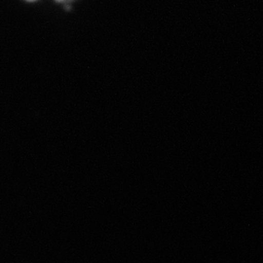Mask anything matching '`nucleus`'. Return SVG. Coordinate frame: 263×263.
<instances>
[{
  "label": "nucleus",
  "instance_id": "obj_1",
  "mask_svg": "<svg viewBox=\"0 0 263 263\" xmlns=\"http://www.w3.org/2000/svg\"><path fill=\"white\" fill-rule=\"evenodd\" d=\"M57 1H65V0H57Z\"/></svg>",
  "mask_w": 263,
  "mask_h": 263
},
{
  "label": "nucleus",
  "instance_id": "obj_2",
  "mask_svg": "<svg viewBox=\"0 0 263 263\" xmlns=\"http://www.w3.org/2000/svg\"><path fill=\"white\" fill-rule=\"evenodd\" d=\"M28 1H34V0H28Z\"/></svg>",
  "mask_w": 263,
  "mask_h": 263
}]
</instances>
